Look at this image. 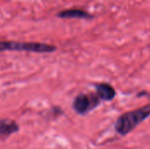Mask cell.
I'll return each instance as SVG.
<instances>
[{"label": "cell", "instance_id": "cell-4", "mask_svg": "<svg viewBox=\"0 0 150 149\" xmlns=\"http://www.w3.org/2000/svg\"><path fill=\"white\" fill-rule=\"evenodd\" d=\"M56 17L62 19L76 18L85 20H91L95 18L92 13H90L89 11L80 8H68L62 10L56 13Z\"/></svg>", "mask_w": 150, "mask_h": 149}, {"label": "cell", "instance_id": "cell-2", "mask_svg": "<svg viewBox=\"0 0 150 149\" xmlns=\"http://www.w3.org/2000/svg\"><path fill=\"white\" fill-rule=\"evenodd\" d=\"M57 50L54 45L36 42V41H16V40H1L0 51H16L29 52L36 54H51Z\"/></svg>", "mask_w": 150, "mask_h": 149}, {"label": "cell", "instance_id": "cell-6", "mask_svg": "<svg viewBox=\"0 0 150 149\" xmlns=\"http://www.w3.org/2000/svg\"><path fill=\"white\" fill-rule=\"evenodd\" d=\"M20 130L18 124L10 119H2L0 121V137L2 141L6 140L11 135Z\"/></svg>", "mask_w": 150, "mask_h": 149}, {"label": "cell", "instance_id": "cell-5", "mask_svg": "<svg viewBox=\"0 0 150 149\" xmlns=\"http://www.w3.org/2000/svg\"><path fill=\"white\" fill-rule=\"evenodd\" d=\"M95 92L102 101L111 102L116 97V90L114 87L108 83H98L94 85Z\"/></svg>", "mask_w": 150, "mask_h": 149}, {"label": "cell", "instance_id": "cell-1", "mask_svg": "<svg viewBox=\"0 0 150 149\" xmlns=\"http://www.w3.org/2000/svg\"><path fill=\"white\" fill-rule=\"evenodd\" d=\"M150 117V104L121 114L116 120L114 129L121 136H126Z\"/></svg>", "mask_w": 150, "mask_h": 149}, {"label": "cell", "instance_id": "cell-3", "mask_svg": "<svg viewBox=\"0 0 150 149\" xmlns=\"http://www.w3.org/2000/svg\"><path fill=\"white\" fill-rule=\"evenodd\" d=\"M101 102L102 100L96 92L88 94L80 93L75 97L72 103V108L76 114L84 116L96 109Z\"/></svg>", "mask_w": 150, "mask_h": 149}]
</instances>
